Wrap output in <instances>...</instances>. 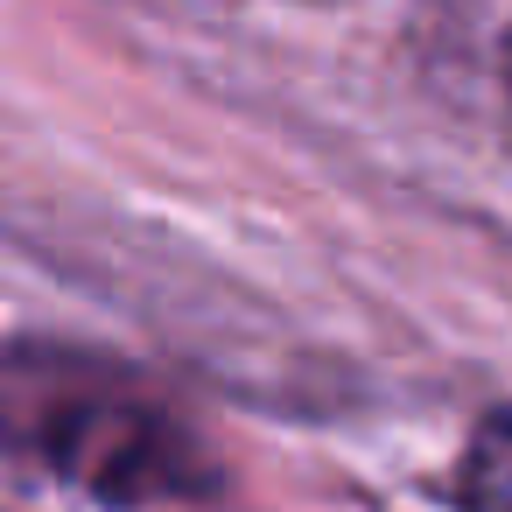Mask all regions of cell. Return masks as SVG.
Masks as SVG:
<instances>
[{"label":"cell","mask_w":512,"mask_h":512,"mask_svg":"<svg viewBox=\"0 0 512 512\" xmlns=\"http://www.w3.org/2000/svg\"><path fill=\"white\" fill-rule=\"evenodd\" d=\"M29 442L64 484H78L99 505H155V498L211 491L197 442L148 400L50 386V393H36Z\"/></svg>","instance_id":"obj_1"},{"label":"cell","mask_w":512,"mask_h":512,"mask_svg":"<svg viewBox=\"0 0 512 512\" xmlns=\"http://www.w3.org/2000/svg\"><path fill=\"white\" fill-rule=\"evenodd\" d=\"M463 512H512V414H484L463 463H456Z\"/></svg>","instance_id":"obj_2"},{"label":"cell","mask_w":512,"mask_h":512,"mask_svg":"<svg viewBox=\"0 0 512 512\" xmlns=\"http://www.w3.org/2000/svg\"><path fill=\"white\" fill-rule=\"evenodd\" d=\"M498 71H505V113H512V36H505V64Z\"/></svg>","instance_id":"obj_3"}]
</instances>
